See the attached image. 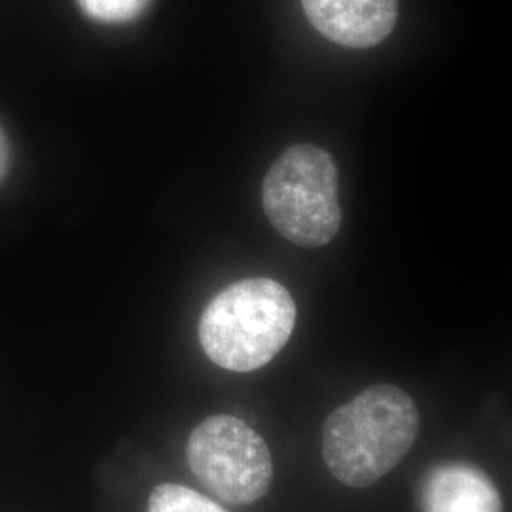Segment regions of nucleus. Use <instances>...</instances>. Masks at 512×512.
Segmentation results:
<instances>
[{
  "instance_id": "nucleus-1",
  "label": "nucleus",
  "mask_w": 512,
  "mask_h": 512,
  "mask_svg": "<svg viewBox=\"0 0 512 512\" xmlns=\"http://www.w3.org/2000/svg\"><path fill=\"white\" fill-rule=\"evenodd\" d=\"M420 412L395 385L368 387L323 425V458L334 478L366 488L391 473L414 446Z\"/></svg>"
},
{
  "instance_id": "nucleus-2",
  "label": "nucleus",
  "mask_w": 512,
  "mask_h": 512,
  "mask_svg": "<svg viewBox=\"0 0 512 512\" xmlns=\"http://www.w3.org/2000/svg\"><path fill=\"white\" fill-rule=\"evenodd\" d=\"M296 304L274 279L251 277L222 289L205 306L200 342L215 365L253 372L268 365L293 336Z\"/></svg>"
},
{
  "instance_id": "nucleus-3",
  "label": "nucleus",
  "mask_w": 512,
  "mask_h": 512,
  "mask_svg": "<svg viewBox=\"0 0 512 512\" xmlns=\"http://www.w3.org/2000/svg\"><path fill=\"white\" fill-rule=\"evenodd\" d=\"M262 209L294 245L315 249L330 243L342 226L334 158L310 143L287 148L264 177Z\"/></svg>"
},
{
  "instance_id": "nucleus-4",
  "label": "nucleus",
  "mask_w": 512,
  "mask_h": 512,
  "mask_svg": "<svg viewBox=\"0 0 512 512\" xmlns=\"http://www.w3.org/2000/svg\"><path fill=\"white\" fill-rule=\"evenodd\" d=\"M186 459L203 486L228 505L256 503L274 482L266 440L234 416L203 420L188 439Z\"/></svg>"
},
{
  "instance_id": "nucleus-5",
  "label": "nucleus",
  "mask_w": 512,
  "mask_h": 512,
  "mask_svg": "<svg viewBox=\"0 0 512 512\" xmlns=\"http://www.w3.org/2000/svg\"><path fill=\"white\" fill-rule=\"evenodd\" d=\"M311 25L332 42L365 50L391 35L399 0H302Z\"/></svg>"
},
{
  "instance_id": "nucleus-6",
  "label": "nucleus",
  "mask_w": 512,
  "mask_h": 512,
  "mask_svg": "<svg viewBox=\"0 0 512 512\" xmlns=\"http://www.w3.org/2000/svg\"><path fill=\"white\" fill-rule=\"evenodd\" d=\"M421 512H503L492 478L465 463H446L423 478Z\"/></svg>"
},
{
  "instance_id": "nucleus-7",
  "label": "nucleus",
  "mask_w": 512,
  "mask_h": 512,
  "mask_svg": "<svg viewBox=\"0 0 512 512\" xmlns=\"http://www.w3.org/2000/svg\"><path fill=\"white\" fill-rule=\"evenodd\" d=\"M148 512H226L213 499L179 486L160 484L148 501Z\"/></svg>"
},
{
  "instance_id": "nucleus-8",
  "label": "nucleus",
  "mask_w": 512,
  "mask_h": 512,
  "mask_svg": "<svg viewBox=\"0 0 512 512\" xmlns=\"http://www.w3.org/2000/svg\"><path fill=\"white\" fill-rule=\"evenodd\" d=\"M86 16L101 23H129L141 18L152 0H78Z\"/></svg>"
},
{
  "instance_id": "nucleus-9",
  "label": "nucleus",
  "mask_w": 512,
  "mask_h": 512,
  "mask_svg": "<svg viewBox=\"0 0 512 512\" xmlns=\"http://www.w3.org/2000/svg\"><path fill=\"white\" fill-rule=\"evenodd\" d=\"M8 169H10V145L4 131L0 128V183L6 179Z\"/></svg>"
}]
</instances>
